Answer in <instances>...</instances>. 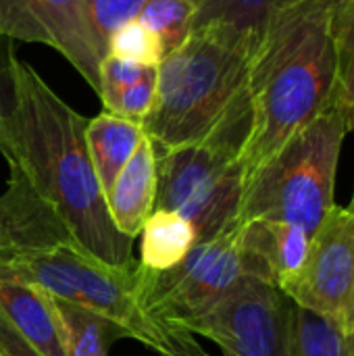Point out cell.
<instances>
[{
    "label": "cell",
    "instance_id": "obj_19",
    "mask_svg": "<svg viewBox=\"0 0 354 356\" xmlns=\"http://www.w3.org/2000/svg\"><path fill=\"white\" fill-rule=\"evenodd\" d=\"M294 356H351L348 336L319 315L294 305Z\"/></svg>",
    "mask_w": 354,
    "mask_h": 356
},
{
    "label": "cell",
    "instance_id": "obj_21",
    "mask_svg": "<svg viewBox=\"0 0 354 356\" xmlns=\"http://www.w3.org/2000/svg\"><path fill=\"white\" fill-rule=\"evenodd\" d=\"M332 29L338 65V102H354V2H332Z\"/></svg>",
    "mask_w": 354,
    "mask_h": 356
},
{
    "label": "cell",
    "instance_id": "obj_17",
    "mask_svg": "<svg viewBox=\"0 0 354 356\" xmlns=\"http://www.w3.org/2000/svg\"><path fill=\"white\" fill-rule=\"evenodd\" d=\"M54 298V296H52ZM67 356H108V346L117 338H127L117 325L100 315L54 298Z\"/></svg>",
    "mask_w": 354,
    "mask_h": 356
},
{
    "label": "cell",
    "instance_id": "obj_20",
    "mask_svg": "<svg viewBox=\"0 0 354 356\" xmlns=\"http://www.w3.org/2000/svg\"><path fill=\"white\" fill-rule=\"evenodd\" d=\"M106 52L144 69L159 67V63L165 56L159 35L150 27H146L140 19L121 25L108 38Z\"/></svg>",
    "mask_w": 354,
    "mask_h": 356
},
{
    "label": "cell",
    "instance_id": "obj_22",
    "mask_svg": "<svg viewBox=\"0 0 354 356\" xmlns=\"http://www.w3.org/2000/svg\"><path fill=\"white\" fill-rule=\"evenodd\" d=\"M92 29L106 52L108 38L125 23L138 19L146 0H83Z\"/></svg>",
    "mask_w": 354,
    "mask_h": 356
},
{
    "label": "cell",
    "instance_id": "obj_4",
    "mask_svg": "<svg viewBox=\"0 0 354 356\" xmlns=\"http://www.w3.org/2000/svg\"><path fill=\"white\" fill-rule=\"evenodd\" d=\"M0 271L35 284L58 300L100 315L127 338L161 356H209L188 330L154 317L146 309L138 290V265L131 269L106 267L71 244H63L0 263Z\"/></svg>",
    "mask_w": 354,
    "mask_h": 356
},
{
    "label": "cell",
    "instance_id": "obj_18",
    "mask_svg": "<svg viewBox=\"0 0 354 356\" xmlns=\"http://www.w3.org/2000/svg\"><path fill=\"white\" fill-rule=\"evenodd\" d=\"M200 0H146L138 19L150 27L169 54L190 35Z\"/></svg>",
    "mask_w": 354,
    "mask_h": 356
},
{
    "label": "cell",
    "instance_id": "obj_11",
    "mask_svg": "<svg viewBox=\"0 0 354 356\" xmlns=\"http://www.w3.org/2000/svg\"><path fill=\"white\" fill-rule=\"evenodd\" d=\"M8 171L6 190L0 196V263L71 244L67 229L23 171L15 165H8Z\"/></svg>",
    "mask_w": 354,
    "mask_h": 356
},
{
    "label": "cell",
    "instance_id": "obj_16",
    "mask_svg": "<svg viewBox=\"0 0 354 356\" xmlns=\"http://www.w3.org/2000/svg\"><path fill=\"white\" fill-rule=\"evenodd\" d=\"M140 236L138 263L148 271H167L175 267L196 244L192 223L171 211H152Z\"/></svg>",
    "mask_w": 354,
    "mask_h": 356
},
{
    "label": "cell",
    "instance_id": "obj_3",
    "mask_svg": "<svg viewBox=\"0 0 354 356\" xmlns=\"http://www.w3.org/2000/svg\"><path fill=\"white\" fill-rule=\"evenodd\" d=\"M252 48L219 25H200L156 67V94L142 127L156 152L215 138L246 142Z\"/></svg>",
    "mask_w": 354,
    "mask_h": 356
},
{
    "label": "cell",
    "instance_id": "obj_13",
    "mask_svg": "<svg viewBox=\"0 0 354 356\" xmlns=\"http://www.w3.org/2000/svg\"><path fill=\"white\" fill-rule=\"evenodd\" d=\"M156 148L150 138L144 136L106 194L108 215L115 227L127 238L136 240L152 215L156 204Z\"/></svg>",
    "mask_w": 354,
    "mask_h": 356
},
{
    "label": "cell",
    "instance_id": "obj_12",
    "mask_svg": "<svg viewBox=\"0 0 354 356\" xmlns=\"http://www.w3.org/2000/svg\"><path fill=\"white\" fill-rule=\"evenodd\" d=\"M240 225L244 250L259 280L284 292L305 267L311 236L303 227L282 221H240Z\"/></svg>",
    "mask_w": 354,
    "mask_h": 356
},
{
    "label": "cell",
    "instance_id": "obj_1",
    "mask_svg": "<svg viewBox=\"0 0 354 356\" xmlns=\"http://www.w3.org/2000/svg\"><path fill=\"white\" fill-rule=\"evenodd\" d=\"M6 63L13 104L2 156L23 171L38 196L54 211L73 248L106 267H136L134 238L115 227L90 159L88 119L13 48L6 52Z\"/></svg>",
    "mask_w": 354,
    "mask_h": 356
},
{
    "label": "cell",
    "instance_id": "obj_7",
    "mask_svg": "<svg viewBox=\"0 0 354 356\" xmlns=\"http://www.w3.org/2000/svg\"><path fill=\"white\" fill-rule=\"evenodd\" d=\"M248 277H257V271L244 250L238 219L219 236L194 244L167 271H148L138 263V290L146 309L179 327L213 309Z\"/></svg>",
    "mask_w": 354,
    "mask_h": 356
},
{
    "label": "cell",
    "instance_id": "obj_14",
    "mask_svg": "<svg viewBox=\"0 0 354 356\" xmlns=\"http://www.w3.org/2000/svg\"><path fill=\"white\" fill-rule=\"evenodd\" d=\"M144 136L146 134L140 123L127 121L106 111L88 121L86 142L104 198Z\"/></svg>",
    "mask_w": 354,
    "mask_h": 356
},
{
    "label": "cell",
    "instance_id": "obj_29",
    "mask_svg": "<svg viewBox=\"0 0 354 356\" xmlns=\"http://www.w3.org/2000/svg\"><path fill=\"white\" fill-rule=\"evenodd\" d=\"M332 2H354V0H332Z\"/></svg>",
    "mask_w": 354,
    "mask_h": 356
},
{
    "label": "cell",
    "instance_id": "obj_8",
    "mask_svg": "<svg viewBox=\"0 0 354 356\" xmlns=\"http://www.w3.org/2000/svg\"><path fill=\"white\" fill-rule=\"evenodd\" d=\"M223 356H294V302L273 284L248 277L207 313L182 323Z\"/></svg>",
    "mask_w": 354,
    "mask_h": 356
},
{
    "label": "cell",
    "instance_id": "obj_24",
    "mask_svg": "<svg viewBox=\"0 0 354 356\" xmlns=\"http://www.w3.org/2000/svg\"><path fill=\"white\" fill-rule=\"evenodd\" d=\"M154 94H156V67H148L140 75V79H136L129 88L123 90L111 113L142 125L152 108Z\"/></svg>",
    "mask_w": 354,
    "mask_h": 356
},
{
    "label": "cell",
    "instance_id": "obj_25",
    "mask_svg": "<svg viewBox=\"0 0 354 356\" xmlns=\"http://www.w3.org/2000/svg\"><path fill=\"white\" fill-rule=\"evenodd\" d=\"M0 356H42L0 315Z\"/></svg>",
    "mask_w": 354,
    "mask_h": 356
},
{
    "label": "cell",
    "instance_id": "obj_30",
    "mask_svg": "<svg viewBox=\"0 0 354 356\" xmlns=\"http://www.w3.org/2000/svg\"><path fill=\"white\" fill-rule=\"evenodd\" d=\"M348 207H353V209H354V196H353V202H351V204H348Z\"/></svg>",
    "mask_w": 354,
    "mask_h": 356
},
{
    "label": "cell",
    "instance_id": "obj_23",
    "mask_svg": "<svg viewBox=\"0 0 354 356\" xmlns=\"http://www.w3.org/2000/svg\"><path fill=\"white\" fill-rule=\"evenodd\" d=\"M144 67H138L134 63H127L115 54H104L100 63V73H98V96L104 104V111L111 113L117 98L123 94L125 88H129L140 75L144 73Z\"/></svg>",
    "mask_w": 354,
    "mask_h": 356
},
{
    "label": "cell",
    "instance_id": "obj_15",
    "mask_svg": "<svg viewBox=\"0 0 354 356\" xmlns=\"http://www.w3.org/2000/svg\"><path fill=\"white\" fill-rule=\"evenodd\" d=\"M305 2L311 0H200L192 29L219 25L244 40L255 52L271 21Z\"/></svg>",
    "mask_w": 354,
    "mask_h": 356
},
{
    "label": "cell",
    "instance_id": "obj_9",
    "mask_svg": "<svg viewBox=\"0 0 354 356\" xmlns=\"http://www.w3.org/2000/svg\"><path fill=\"white\" fill-rule=\"evenodd\" d=\"M284 294L346 336L354 327V209L334 207L311 236L298 277Z\"/></svg>",
    "mask_w": 354,
    "mask_h": 356
},
{
    "label": "cell",
    "instance_id": "obj_28",
    "mask_svg": "<svg viewBox=\"0 0 354 356\" xmlns=\"http://www.w3.org/2000/svg\"><path fill=\"white\" fill-rule=\"evenodd\" d=\"M348 344H351V356H354V327L353 332L348 334Z\"/></svg>",
    "mask_w": 354,
    "mask_h": 356
},
{
    "label": "cell",
    "instance_id": "obj_10",
    "mask_svg": "<svg viewBox=\"0 0 354 356\" xmlns=\"http://www.w3.org/2000/svg\"><path fill=\"white\" fill-rule=\"evenodd\" d=\"M0 35L56 50L98 92L104 58L83 0H0Z\"/></svg>",
    "mask_w": 354,
    "mask_h": 356
},
{
    "label": "cell",
    "instance_id": "obj_2",
    "mask_svg": "<svg viewBox=\"0 0 354 356\" xmlns=\"http://www.w3.org/2000/svg\"><path fill=\"white\" fill-rule=\"evenodd\" d=\"M332 15V0H311L280 15L261 35L248 71L244 181L292 136L340 104Z\"/></svg>",
    "mask_w": 354,
    "mask_h": 356
},
{
    "label": "cell",
    "instance_id": "obj_5",
    "mask_svg": "<svg viewBox=\"0 0 354 356\" xmlns=\"http://www.w3.org/2000/svg\"><path fill=\"white\" fill-rule=\"evenodd\" d=\"M348 134L344 106L336 104L292 136L244 181L240 221H282L309 236L336 207V173Z\"/></svg>",
    "mask_w": 354,
    "mask_h": 356
},
{
    "label": "cell",
    "instance_id": "obj_6",
    "mask_svg": "<svg viewBox=\"0 0 354 356\" xmlns=\"http://www.w3.org/2000/svg\"><path fill=\"white\" fill-rule=\"evenodd\" d=\"M242 148L238 140L215 138L156 152L154 211H171L192 223L196 244L219 236L240 213Z\"/></svg>",
    "mask_w": 354,
    "mask_h": 356
},
{
    "label": "cell",
    "instance_id": "obj_27",
    "mask_svg": "<svg viewBox=\"0 0 354 356\" xmlns=\"http://www.w3.org/2000/svg\"><path fill=\"white\" fill-rule=\"evenodd\" d=\"M344 117H346V125H348V131H354V102L344 106Z\"/></svg>",
    "mask_w": 354,
    "mask_h": 356
},
{
    "label": "cell",
    "instance_id": "obj_26",
    "mask_svg": "<svg viewBox=\"0 0 354 356\" xmlns=\"http://www.w3.org/2000/svg\"><path fill=\"white\" fill-rule=\"evenodd\" d=\"M8 46L0 48V152L6 144V123L10 115L13 104V92H10V77H8V63H6Z\"/></svg>",
    "mask_w": 354,
    "mask_h": 356
}]
</instances>
